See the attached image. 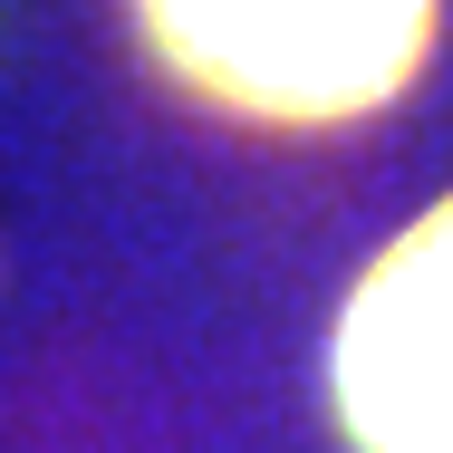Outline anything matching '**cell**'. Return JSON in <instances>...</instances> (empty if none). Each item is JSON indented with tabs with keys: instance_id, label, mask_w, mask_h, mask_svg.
<instances>
[{
	"instance_id": "cell-1",
	"label": "cell",
	"mask_w": 453,
	"mask_h": 453,
	"mask_svg": "<svg viewBox=\"0 0 453 453\" xmlns=\"http://www.w3.org/2000/svg\"><path fill=\"white\" fill-rule=\"evenodd\" d=\"M165 68L271 126H348L405 88L434 0H135Z\"/></svg>"
},
{
	"instance_id": "cell-2",
	"label": "cell",
	"mask_w": 453,
	"mask_h": 453,
	"mask_svg": "<svg viewBox=\"0 0 453 453\" xmlns=\"http://www.w3.org/2000/svg\"><path fill=\"white\" fill-rule=\"evenodd\" d=\"M328 395L357 453H453V203L357 280L328 338Z\"/></svg>"
}]
</instances>
